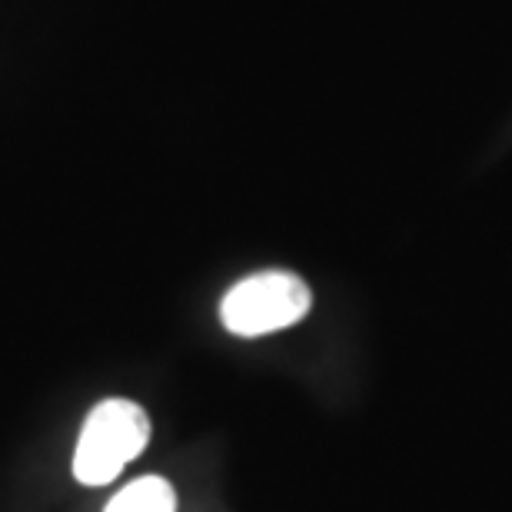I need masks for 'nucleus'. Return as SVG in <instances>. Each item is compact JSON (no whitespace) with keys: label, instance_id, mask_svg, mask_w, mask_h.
Instances as JSON below:
<instances>
[{"label":"nucleus","instance_id":"obj_1","mask_svg":"<svg viewBox=\"0 0 512 512\" xmlns=\"http://www.w3.org/2000/svg\"><path fill=\"white\" fill-rule=\"evenodd\" d=\"M150 443V416L130 399H104L90 409L74 453V476L84 486H107Z\"/></svg>","mask_w":512,"mask_h":512},{"label":"nucleus","instance_id":"obj_2","mask_svg":"<svg viewBox=\"0 0 512 512\" xmlns=\"http://www.w3.org/2000/svg\"><path fill=\"white\" fill-rule=\"evenodd\" d=\"M313 306V293L296 273L263 270L230 286L220 303V320L233 336H266L300 323Z\"/></svg>","mask_w":512,"mask_h":512},{"label":"nucleus","instance_id":"obj_3","mask_svg":"<svg viewBox=\"0 0 512 512\" xmlns=\"http://www.w3.org/2000/svg\"><path fill=\"white\" fill-rule=\"evenodd\" d=\"M173 509H177V493H173L167 479L143 476L137 483L120 489L104 512H173Z\"/></svg>","mask_w":512,"mask_h":512}]
</instances>
